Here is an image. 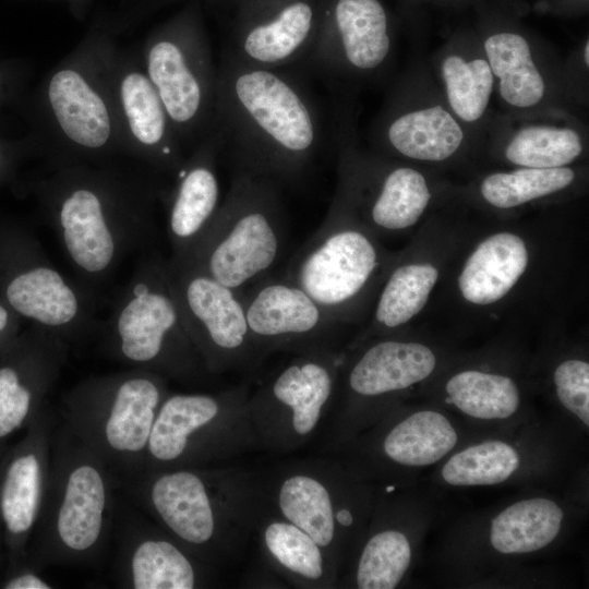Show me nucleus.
Instances as JSON below:
<instances>
[{
	"mask_svg": "<svg viewBox=\"0 0 589 589\" xmlns=\"http://www.w3.org/2000/svg\"><path fill=\"white\" fill-rule=\"evenodd\" d=\"M160 179L139 164L116 160L47 167L20 189L34 196L88 290L151 242L155 205L165 191Z\"/></svg>",
	"mask_w": 589,
	"mask_h": 589,
	"instance_id": "obj_1",
	"label": "nucleus"
},
{
	"mask_svg": "<svg viewBox=\"0 0 589 589\" xmlns=\"http://www.w3.org/2000/svg\"><path fill=\"white\" fill-rule=\"evenodd\" d=\"M213 129L235 171L293 184L323 149V111L302 73L240 63L217 67Z\"/></svg>",
	"mask_w": 589,
	"mask_h": 589,
	"instance_id": "obj_2",
	"label": "nucleus"
},
{
	"mask_svg": "<svg viewBox=\"0 0 589 589\" xmlns=\"http://www.w3.org/2000/svg\"><path fill=\"white\" fill-rule=\"evenodd\" d=\"M113 31H88L26 95L21 113L47 167L127 159L110 86Z\"/></svg>",
	"mask_w": 589,
	"mask_h": 589,
	"instance_id": "obj_3",
	"label": "nucleus"
},
{
	"mask_svg": "<svg viewBox=\"0 0 589 589\" xmlns=\"http://www.w3.org/2000/svg\"><path fill=\"white\" fill-rule=\"evenodd\" d=\"M149 495L154 512L173 538L213 563L242 557L266 504L261 477L238 467L163 472Z\"/></svg>",
	"mask_w": 589,
	"mask_h": 589,
	"instance_id": "obj_4",
	"label": "nucleus"
},
{
	"mask_svg": "<svg viewBox=\"0 0 589 589\" xmlns=\"http://www.w3.org/2000/svg\"><path fill=\"white\" fill-rule=\"evenodd\" d=\"M280 185L235 171L209 228L185 260L223 285L242 291L271 275L286 243Z\"/></svg>",
	"mask_w": 589,
	"mask_h": 589,
	"instance_id": "obj_5",
	"label": "nucleus"
},
{
	"mask_svg": "<svg viewBox=\"0 0 589 589\" xmlns=\"http://www.w3.org/2000/svg\"><path fill=\"white\" fill-rule=\"evenodd\" d=\"M106 323L112 350L140 369L182 381L209 374L183 325L167 259L156 252L140 259Z\"/></svg>",
	"mask_w": 589,
	"mask_h": 589,
	"instance_id": "obj_6",
	"label": "nucleus"
},
{
	"mask_svg": "<svg viewBox=\"0 0 589 589\" xmlns=\"http://www.w3.org/2000/svg\"><path fill=\"white\" fill-rule=\"evenodd\" d=\"M382 266L376 241L337 192L325 219L290 257L283 276L340 323L356 313Z\"/></svg>",
	"mask_w": 589,
	"mask_h": 589,
	"instance_id": "obj_7",
	"label": "nucleus"
},
{
	"mask_svg": "<svg viewBox=\"0 0 589 589\" xmlns=\"http://www.w3.org/2000/svg\"><path fill=\"white\" fill-rule=\"evenodd\" d=\"M184 149L213 128L217 67L199 19L185 12L151 32L137 50Z\"/></svg>",
	"mask_w": 589,
	"mask_h": 589,
	"instance_id": "obj_8",
	"label": "nucleus"
},
{
	"mask_svg": "<svg viewBox=\"0 0 589 589\" xmlns=\"http://www.w3.org/2000/svg\"><path fill=\"white\" fill-rule=\"evenodd\" d=\"M250 388L168 394L156 414L147 449L163 465L227 461L260 449L249 412Z\"/></svg>",
	"mask_w": 589,
	"mask_h": 589,
	"instance_id": "obj_9",
	"label": "nucleus"
},
{
	"mask_svg": "<svg viewBox=\"0 0 589 589\" xmlns=\"http://www.w3.org/2000/svg\"><path fill=\"white\" fill-rule=\"evenodd\" d=\"M0 300L21 320L63 340L95 327L88 290L67 278L32 233L4 220H0Z\"/></svg>",
	"mask_w": 589,
	"mask_h": 589,
	"instance_id": "obj_10",
	"label": "nucleus"
},
{
	"mask_svg": "<svg viewBox=\"0 0 589 589\" xmlns=\"http://www.w3.org/2000/svg\"><path fill=\"white\" fill-rule=\"evenodd\" d=\"M339 358L333 348L297 352L249 396L260 448L285 454L309 443L333 401Z\"/></svg>",
	"mask_w": 589,
	"mask_h": 589,
	"instance_id": "obj_11",
	"label": "nucleus"
},
{
	"mask_svg": "<svg viewBox=\"0 0 589 589\" xmlns=\"http://www.w3.org/2000/svg\"><path fill=\"white\" fill-rule=\"evenodd\" d=\"M183 325L209 374L251 372L265 359L250 332L241 292L196 265L167 259Z\"/></svg>",
	"mask_w": 589,
	"mask_h": 589,
	"instance_id": "obj_12",
	"label": "nucleus"
},
{
	"mask_svg": "<svg viewBox=\"0 0 589 589\" xmlns=\"http://www.w3.org/2000/svg\"><path fill=\"white\" fill-rule=\"evenodd\" d=\"M261 479L268 508L306 532L336 573L344 538L357 517L353 506L344 500L332 461H293Z\"/></svg>",
	"mask_w": 589,
	"mask_h": 589,
	"instance_id": "obj_13",
	"label": "nucleus"
},
{
	"mask_svg": "<svg viewBox=\"0 0 589 589\" xmlns=\"http://www.w3.org/2000/svg\"><path fill=\"white\" fill-rule=\"evenodd\" d=\"M110 86L125 158L161 179H172L185 159V149L137 51L117 45Z\"/></svg>",
	"mask_w": 589,
	"mask_h": 589,
	"instance_id": "obj_14",
	"label": "nucleus"
},
{
	"mask_svg": "<svg viewBox=\"0 0 589 589\" xmlns=\"http://www.w3.org/2000/svg\"><path fill=\"white\" fill-rule=\"evenodd\" d=\"M240 292L250 332L264 358L278 351L333 348L339 322L286 277L268 275Z\"/></svg>",
	"mask_w": 589,
	"mask_h": 589,
	"instance_id": "obj_15",
	"label": "nucleus"
},
{
	"mask_svg": "<svg viewBox=\"0 0 589 589\" xmlns=\"http://www.w3.org/2000/svg\"><path fill=\"white\" fill-rule=\"evenodd\" d=\"M390 49L387 15L378 0H337L332 23L321 26L299 72L318 79L371 73L385 63Z\"/></svg>",
	"mask_w": 589,
	"mask_h": 589,
	"instance_id": "obj_16",
	"label": "nucleus"
},
{
	"mask_svg": "<svg viewBox=\"0 0 589 589\" xmlns=\"http://www.w3.org/2000/svg\"><path fill=\"white\" fill-rule=\"evenodd\" d=\"M221 140L212 130L185 156L165 189L161 200L167 212V232L172 250L170 257L185 260L213 223L220 206L217 161Z\"/></svg>",
	"mask_w": 589,
	"mask_h": 589,
	"instance_id": "obj_17",
	"label": "nucleus"
},
{
	"mask_svg": "<svg viewBox=\"0 0 589 589\" xmlns=\"http://www.w3.org/2000/svg\"><path fill=\"white\" fill-rule=\"evenodd\" d=\"M249 17L225 55L262 69L300 71L318 38L313 4L308 0H284L273 10Z\"/></svg>",
	"mask_w": 589,
	"mask_h": 589,
	"instance_id": "obj_18",
	"label": "nucleus"
},
{
	"mask_svg": "<svg viewBox=\"0 0 589 589\" xmlns=\"http://www.w3.org/2000/svg\"><path fill=\"white\" fill-rule=\"evenodd\" d=\"M340 164L360 175L370 183L340 169L339 182L351 188L369 189V194L338 193L352 208L361 206L364 218L372 228L381 231H400L413 226L430 202L425 178L410 167L378 169L368 175L347 153L341 152ZM374 170V169H373Z\"/></svg>",
	"mask_w": 589,
	"mask_h": 589,
	"instance_id": "obj_19",
	"label": "nucleus"
},
{
	"mask_svg": "<svg viewBox=\"0 0 589 589\" xmlns=\"http://www.w3.org/2000/svg\"><path fill=\"white\" fill-rule=\"evenodd\" d=\"M107 407L105 437L120 453L147 448L158 409L168 395L165 376L144 369L88 383Z\"/></svg>",
	"mask_w": 589,
	"mask_h": 589,
	"instance_id": "obj_20",
	"label": "nucleus"
},
{
	"mask_svg": "<svg viewBox=\"0 0 589 589\" xmlns=\"http://www.w3.org/2000/svg\"><path fill=\"white\" fill-rule=\"evenodd\" d=\"M436 366L435 353L414 341L380 339L365 347L345 375L348 405L383 398L428 378Z\"/></svg>",
	"mask_w": 589,
	"mask_h": 589,
	"instance_id": "obj_21",
	"label": "nucleus"
},
{
	"mask_svg": "<svg viewBox=\"0 0 589 589\" xmlns=\"http://www.w3.org/2000/svg\"><path fill=\"white\" fill-rule=\"evenodd\" d=\"M14 345L17 362L0 366V437L22 424L34 396L53 380L64 340L33 325Z\"/></svg>",
	"mask_w": 589,
	"mask_h": 589,
	"instance_id": "obj_22",
	"label": "nucleus"
},
{
	"mask_svg": "<svg viewBox=\"0 0 589 589\" xmlns=\"http://www.w3.org/2000/svg\"><path fill=\"white\" fill-rule=\"evenodd\" d=\"M254 538L268 567L290 585L320 589L334 584L336 573L317 543L267 504L256 521Z\"/></svg>",
	"mask_w": 589,
	"mask_h": 589,
	"instance_id": "obj_23",
	"label": "nucleus"
},
{
	"mask_svg": "<svg viewBox=\"0 0 589 589\" xmlns=\"http://www.w3.org/2000/svg\"><path fill=\"white\" fill-rule=\"evenodd\" d=\"M529 262L525 241L513 232H497L477 245L458 277L462 298L486 305L502 300L518 283Z\"/></svg>",
	"mask_w": 589,
	"mask_h": 589,
	"instance_id": "obj_24",
	"label": "nucleus"
},
{
	"mask_svg": "<svg viewBox=\"0 0 589 589\" xmlns=\"http://www.w3.org/2000/svg\"><path fill=\"white\" fill-rule=\"evenodd\" d=\"M383 140L395 153L424 161H442L464 141L456 119L442 106L402 112L384 128Z\"/></svg>",
	"mask_w": 589,
	"mask_h": 589,
	"instance_id": "obj_25",
	"label": "nucleus"
},
{
	"mask_svg": "<svg viewBox=\"0 0 589 589\" xmlns=\"http://www.w3.org/2000/svg\"><path fill=\"white\" fill-rule=\"evenodd\" d=\"M106 500L104 478L97 468L81 464L71 470L57 517L58 536L64 546L85 551L97 542Z\"/></svg>",
	"mask_w": 589,
	"mask_h": 589,
	"instance_id": "obj_26",
	"label": "nucleus"
},
{
	"mask_svg": "<svg viewBox=\"0 0 589 589\" xmlns=\"http://www.w3.org/2000/svg\"><path fill=\"white\" fill-rule=\"evenodd\" d=\"M452 422L434 410L416 411L392 425L381 440L382 455L405 467L437 462L456 445Z\"/></svg>",
	"mask_w": 589,
	"mask_h": 589,
	"instance_id": "obj_27",
	"label": "nucleus"
},
{
	"mask_svg": "<svg viewBox=\"0 0 589 589\" xmlns=\"http://www.w3.org/2000/svg\"><path fill=\"white\" fill-rule=\"evenodd\" d=\"M564 513L545 497L518 501L498 513L491 522L490 542L503 554L541 550L558 534Z\"/></svg>",
	"mask_w": 589,
	"mask_h": 589,
	"instance_id": "obj_28",
	"label": "nucleus"
},
{
	"mask_svg": "<svg viewBox=\"0 0 589 589\" xmlns=\"http://www.w3.org/2000/svg\"><path fill=\"white\" fill-rule=\"evenodd\" d=\"M484 51L500 81L503 100L517 108L533 107L542 100L544 81L525 37L508 32L493 34L485 39Z\"/></svg>",
	"mask_w": 589,
	"mask_h": 589,
	"instance_id": "obj_29",
	"label": "nucleus"
},
{
	"mask_svg": "<svg viewBox=\"0 0 589 589\" xmlns=\"http://www.w3.org/2000/svg\"><path fill=\"white\" fill-rule=\"evenodd\" d=\"M437 278L436 267L428 262L404 263L393 269L378 294L373 327L390 330L412 320L428 302Z\"/></svg>",
	"mask_w": 589,
	"mask_h": 589,
	"instance_id": "obj_30",
	"label": "nucleus"
},
{
	"mask_svg": "<svg viewBox=\"0 0 589 589\" xmlns=\"http://www.w3.org/2000/svg\"><path fill=\"white\" fill-rule=\"evenodd\" d=\"M445 393L448 404L481 420L507 419L520 404L519 389L510 377L479 370L454 374L445 385Z\"/></svg>",
	"mask_w": 589,
	"mask_h": 589,
	"instance_id": "obj_31",
	"label": "nucleus"
},
{
	"mask_svg": "<svg viewBox=\"0 0 589 589\" xmlns=\"http://www.w3.org/2000/svg\"><path fill=\"white\" fill-rule=\"evenodd\" d=\"M175 541L154 538L141 542L131 560L135 589H192L199 587V567Z\"/></svg>",
	"mask_w": 589,
	"mask_h": 589,
	"instance_id": "obj_32",
	"label": "nucleus"
},
{
	"mask_svg": "<svg viewBox=\"0 0 589 589\" xmlns=\"http://www.w3.org/2000/svg\"><path fill=\"white\" fill-rule=\"evenodd\" d=\"M520 458L510 444L491 440L452 456L443 466V480L454 486L493 485L510 478Z\"/></svg>",
	"mask_w": 589,
	"mask_h": 589,
	"instance_id": "obj_33",
	"label": "nucleus"
},
{
	"mask_svg": "<svg viewBox=\"0 0 589 589\" xmlns=\"http://www.w3.org/2000/svg\"><path fill=\"white\" fill-rule=\"evenodd\" d=\"M575 172L568 167L527 168L495 172L480 185L482 197L497 208H512L569 187Z\"/></svg>",
	"mask_w": 589,
	"mask_h": 589,
	"instance_id": "obj_34",
	"label": "nucleus"
},
{
	"mask_svg": "<svg viewBox=\"0 0 589 589\" xmlns=\"http://www.w3.org/2000/svg\"><path fill=\"white\" fill-rule=\"evenodd\" d=\"M411 562V545L407 536L397 529L373 533L363 544L354 569L359 589L396 588Z\"/></svg>",
	"mask_w": 589,
	"mask_h": 589,
	"instance_id": "obj_35",
	"label": "nucleus"
},
{
	"mask_svg": "<svg viewBox=\"0 0 589 589\" xmlns=\"http://www.w3.org/2000/svg\"><path fill=\"white\" fill-rule=\"evenodd\" d=\"M582 153L577 131L569 128L531 125L520 129L505 147L506 159L527 168H558Z\"/></svg>",
	"mask_w": 589,
	"mask_h": 589,
	"instance_id": "obj_36",
	"label": "nucleus"
},
{
	"mask_svg": "<svg viewBox=\"0 0 589 589\" xmlns=\"http://www.w3.org/2000/svg\"><path fill=\"white\" fill-rule=\"evenodd\" d=\"M446 95L455 115L466 122L479 120L486 110L494 75L486 60L452 55L441 67Z\"/></svg>",
	"mask_w": 589,
	"mask_h": 589,
	"instance_id": "obj_37",
	"label": "nucleus"
},
{
	"mask_svg": "<svg viewBox=\"0 0 589 589\" xmlns=\"http://www.w3.org/2000/svg\"><path fill=\"white\" fill-rule=\"evenodd\" d=\"M40 465L34 454L16 458L9 467L1 494V512L8 529L26 532L40 502Z\"/></svg>",
	"mask_w": 589,
	"mask_h": 589,
	"instance_id": "obj_38",
	"label": "nucleus"
},
{
	"mask_svg": "<svg viewBox=\"0 0 589 589\" xmlns=\"http://www.w3.org/2000/svg\"><path fill=\"white\" fill-rule=\"evenodd\" d=\"M556 396L560 402L589 425V364L580 359L561 362L553 374Z\"/></svg>",
	"mask_w": 589,
	"mask_h": 589,
	"instance_id": "obj_39",
	"label": "nucleus"
},
{
	"mask_svg": "<svg viewBox=\"0 0 589 589\" xmlns=\"http://www.w3.org/2000/svg\"><path fill=\"white\" fill-rule=\"evenodd\" d=\"M26 69L15 60H0V134L11 112H22L26 98Z\"/></svg>",
	"mask_w": 589,
	"mask_h": 589,
	"instance_id": "obj_40",
	"label": "nucleus"
},
{
	"mask_svg": "<svg viewBox=\"0 0 589 589\" xmlns=\"http://www.w3.org/2000/svg\"><path fill=\"white\" fill-rule=\"evenodd\" d=\"M34 156H39V148L29 132L22 136L0 134V188L16 181L22 165Z\"/></svg>",
	"mask_w": 589,
	"mask_h": 589,
	"instance_id": "obj_41",
	"label": "nucleus"
},
{
	"mask_svg": "<svg viewBox=\"0 0 589 589\" xmlns=\"http://www.w3.org/2000/svg\"><path fill=\"white\" fill-rule=\"evenodd\" d=\"M20 321L21 318L0 300V345H9L16 339Z\"/></svg>",
	"mask_w": 589,
	"mask_h": 589,
	"instance_id": "obj_42",
	"label": "nucleus"
},
{
	"mask_svg": "<svg viewBox=\"0 0 589 589\" xmlns=\"http://www.w3.org/2000/svg\"><path fill=\"white\" fill-rule=\"evenodd\" d=\"M7 589H49L50 586L33 574L19 576L5 586Z\"/></svg>",
	"mask_w": 589,
	"mask_h": 589,
	"instance_id": "obj_43",
	"label": "nucleus"
},
{
	"mask_svg": "<svg viewBox=\"0 0 589 589\" xmlns=\"http://www.w3.org/2000/svg\"><path fill=\"white\" fill-rule=\"evenodd\" d=\"M67 1L69 2V5L73 14H75L79 17L84 15L88 0H67Z\"/></svg>",
	"mask_w": 589,
	"mask_h": 589,
	"instance_id": "obj_44",
	"label": "nucleus"
},
{
	"mask_svg": "<svg viewBox=\"0 0 589 589\" xmlns=\"http://www.w3.org/2000/svg\"><path fill=\"white\" fill-rule=\"evenodd\" d=\"M584 61L588 65L589 64V41L586 43L585 49H584Z\"/></svg>",
	"mask_w": 589,
	"mask_h": 589,
	"instance_id": "obj_45",
	"label": "nucleus"
}]
</instances>
